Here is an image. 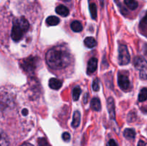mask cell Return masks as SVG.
<instances>
[{
  "label": "cell",
  "mask_w": 147,
  "mask_h": 146,
  "mask_svg": "<svg viewBox=\"0 0 147 146\" xmlns=\"http://www.w3.org/2000/svg\"><path fill=\"white\" fill-rule=\"evenodd\" d=\"M80 123V112L76 111L73 114V122H72V126L74 128H76L79 126Z\"/></svg>",
  "instance_id": "cell-13"
},
{
  "label": "cell",
  "mask_w": 147,
  "mask_h": 146,
  "mask_svg": "<svg viewBox=\"0 0 147 146\" xmlns=\"http://www.w3.org/2000/svg\"><path fill=\"white\" fill-rule=\"evenodd\" d=\"M118 83H119V86L120 87V88L123 91L128 92L131 89V82L129 81L127 74L119 73V75H118Z\"/></svg>",
  "instance_id": "cell-6"
},
{
  "label": "cell",
  "mask_w": 147,
  "mask_h": 146,
  "mask_svg": "<svg viewBox=\"0 0 147 146\" xmlns=\"http://www.w3.org/2000/svg\"><path fill=\"white\" fill-rule=\"evenodd\" d=\"M109 146H118V144L116 143V142L114 140L111 139V140H109Z\"/></svg>",
  "instance_id": "cell-26"
},
{
  "label": "cell",
  "mask_w": 147,
  "mask_h": 146,
  "mask_svg": "<svg viewBox=\"0 0 147 146\" xmlns=\"http://www.w3.org/2000/svg\"><path fill=\"white\" fill-rule=\"evenodd\" d=\"M140 29H142V31H143L144 35H145V33L146 32V16H144L143 18V19L141 21Z\"/></svg>",
  "instance_id": "cell-22"
},
{
  "label": "cell",
  "mask_w": 147,
  "mask_h": 146,
  "mask_svg": "<svg viewBox=\"0 0 147 146\" xmlns=\"http://www.w3.org/2000/svg\"><path fill=\"white\" fill-rule=\"evenodd\" d=\"M55 11L57 14L63 16V17H67V16H68L69 13H70L68 9L64 5L57 6L55 9Z\"/></svg>",
  "instance_id": "cell-11"
},
{
  "label": "cell",
  "mask_w": 147,
  "mask_h": 146,
  "mask_svg": "<svg viewBox=\"0 0 147 146\" xmlns=\"http://www.w3.org/2000/svg\"><path fill=\"white\" fill-rule=\"evenodd\" d=\"M147 97V90L146 87H144L142 90H141L140 93L139 94V101L142 102H145L146 100Z\"/></svg>",
  "instance_id": "cell-21"
},
{
  "label": "cell",
  "mask_w": 147,
  "mask_h": 146,
  "mask_svg": "<svg viewBox=\"0 0 147 146\" xmlns=\"http://www.w3.org/2000/svg\"><path fill=\"white\" fill-rule=\"evenodd\" d=\"M80 94H81V89H80V87H78V86L74 87L73 90V100H75V101H77V100H78Z\"/></svg>",
  "instance_id": "cell-19"
},
{
  "label": "cell",
  "mask_w": 147,
  "mask_h": 146,
  "mask_svg": "<svg viewBox=\"0 0 147 146\" xmlns=\"http://www.w3.org/2000/svg\"><path fill=\"white\" fill-rule=\"evenodd\" d=\"M20 146H34V145H32L30 144V143H24V144L21 145H20Z\"/></svg>",
  "instance_id": "cell-28"
},
{
  "label": "cell",
  "mask_w": 147,
  "mask_h": 146,
  "mask_svg": "<svg viewBox=\"0 0 147 146\" xmlns=\"http://www.w3.org/2000/svg\"><path fill=\"white\" fill-rule=\"evenodd\" d=\"M64 1H70V0H64Z\"/></svg>",
  "instance_id": "cell-30"
},
{
  "label": "cell",
  "mask_w": 147,
  "mask_h": 146,
  "mask_svg": "<svg viewBox=\"0 0 147 146\" xmlns=\"http://www.w3.org/2000/svg\"><path fill=\"white\" fill-rule=\"evenodd\" d=\"M135 67L140 71V77L143 80L146 79V61L144 57H136L134 60Z\"/></svg>",
  "instance_id": "cell-4"
},
{
  "label": "cell",
  "mask_w": 147,
  "mask_h": 146,
  "mask_svg": "<svg viewBox=\"0 0 147 146\" xmlns=\"http://www.w3.org/2000/svg\"><path fill=\"white\" fill-rule=\"evenodd\" d=\"M130 62V54L125 44H120L119 48V62L121 65H126Z\"/></svg>",
  "instance_id": "cell-5"
},
{
  "label": "cell",
  "mask_w": 147,
  "mask_h": 146,
  "mask_svg": "<svg viewBox=\"0 0 147 146\" xmlns=\"http://www.w3.org/2000/svg\"><path fill=\"white\" fill-rule=\"evenodd\" d=\"M123 135L126 137V139H129V140H131L134 139L136 136V132L134 131V129H129L127 128L124 130L123 132Z\"/></svg>",
  "instance_id": "cell-17"
},
{
  "label": "cell",
  "mask_w": 147,
  "mask_h": 146,
  "mask_svg": "<svg viewBox=\"0 0 147 146\" xmlns=\"http://www.w3.org/2000/svg\"><path fill=\"white\" fill-rule=\"evenodd\" d=\"M92 87H93V90L94 91L98 92L100 90V82H99V80L98 78H96L93 82V84H92Z\"/></svg>",
  "instance_id": "cell-23"
},
{
  "label": "cell",
  "mask_w": 147,
  "mask_h": 146,
  "mask_svg": "<svg viewBox=\"0 0 147 146\" xmlns=\"http://www.w3.org/2000/svg\"><path fill=\"white\" fill-rule=\"evenodd\" d=\"M27 113H28V111H27V109H24V110H22V113H23V115H27Z\"/></svg>",
  "instance_id": "cell-29"
},
{
  "label": "cell",
  "mask_w": 147,
  "mask_h": 146,
  "mask_svg": "<svg viewBox=\"0 0 147 146\" xmlns=\"http://www.w3.org/2000/svg\"><path fill=\"white\" fill-rule=\"evenodd\" d=\"M107 107L108 110H109V115L111 120H114L115 119V103L114 100L112 97H109L107 100Z\"/></svg>",
  "instance_id": "cell-7"
},
{
  "label": "cell",
  "mask_w": 147,
  "mask_h": 146,
  "mask_svg": "<svg viewBox=\"0 0 147 146\" xmlns=\"http://www.w3.org/2000/svg\"><path fill=\"white\" fill-rule=\"evenodd\" d=\"M90 106H91V108L95 111H100L101 109L100 100L98 97H93L90 102Z\"/></svg>",
  "instance_id": "cell-12"
},
{
  "label": "cell",
  "mask_w": 147,
  "mask_h": 146,
  "mask_svg": "<svg viewBox=\"0 0 147 146\" xmlns=\"http://www.w3.org/2000/svg\"><path fill=\"white\" fill-rule=\"evenodd\" d=\"M98 66V60L96 57H92L90 59L88 63V67H87V73L88 74H92L97 69Z\"/></svg>",
  "instance_id": "cell-8"
},
{
  "label": "cell",
  "mask_w": 147,
  "mask_h": 146,
  "mask_svg": "<svg viewBox=\"0 0 147 146\" xmlns=\"http://www.w3.org/2000/svg\"><path fill=\"white\" fill-rule=\"evenodd\" d=\"M0 146H10L9 139L8 136L0 128Z\"/></svg>",
  "instance_id": "cell-10"
},
{
  "label": "cell",
  "mask_w": 147,
  "mask_h": 146,
  "mask_svg": "<svg viewBox=\"0 0 147 146\" xmlns=\"http://www.w3.org/2000/svg\"><path fill=\"white\" fill-rule=\"evenodd\" d=\"M72 56L69 50L63 45L53 47L46 54V62L49 67L58 70L67 67L71 63Z\"/></svg>",
  "instance_id": "cell-1"
},
{
  "label": "cell",
  "mask_w": 147,
  "mask_h": 146,
  "mask_svg": "<svg viewBox=\"0 0 147 146\" xmlns=\"http://www.w3.org/2000/svg\"><path fill=\"white\" fill-rule=\"evenodd\" d=\"M30 24L24 17H19L14 19L11 37L14 42H19L23 38L25 33L28 31Z\"/></svg>",
  "instance_id": "cell-2"
},
{
  "label": "cell",
  "mask_w": 147,
  "mask_h": 146,
  "mask_svg": "<svg viewBox=\"0 0 147 146\" xmlns=\"http://www.w3.org/2000/svg\"><path fill=\"white\" fill-rule=\"evenodd\" d=\"M62 137H63V140L65 142H68L69 140H70V133H67V132H65V133H64L63 134V135H62Z\"/></svg>",
  "instance_id": "cell-25"
},
{
  "label": "cell",
  "mask_w": 147,
  "mask_h": 146,
  "mask_svg": "<svg viewBox=\"0 0 147 146\" xmlns=\"http://www.w3.org/2000/svg\"><path fill=\"white\" fill-rule=\"evenodd\" d=\"M62 82L61 80H60L57 78H51L49 80V87L53 90H57L60 89L62 87Z\"/></svg>",
  "instance_id": "cell-9"
},
{
  "label": "cell",
  "mask_w": 147,
  "mask_h": 146,
  "mask_svg": "<svg viewBox=\"0 0 147 146\" xmlns=\"http://www.w3.org/2000/svg\"><path fill=\"white\" fill-rule=\"evenodd\" d=\"M39 58L37 57H30L20 62V66L27 73H33L39 62Z\"/></svg>",
  "instance_id": "cell-3"
},
{
  "label": "cell",
  "mask_w": 147,
  "mask_h": 146,
  "mask_svg": "<svg viewBox=\"0 0 147 146\" xmlns=\"http://www.w3.org/2000/svg\"><path fill=\"white\" fill-rule=\"evenodd\" d=\"M84 44L88 48H93L96 45V40L92 37H88L85 39Z\"/></svg>",
  "instance_id": "cell-16"
},
{
  "label": "cell",
  "mask_w": 147,
  "mask_h": 146,
  "mask_svg": "<svg viewBox=\"0 0 147 146\" xmlns=\"http://www.w3.org/2000/svg\"><path fill=\"white\" fill-rule=\"evenodd\" d=\"M90 11L92 18L93 19H96V18H97V7H96V4L92 3L90 4Z\"/></svg>",
  "instance_id": "cell-20"
},
{
  "label": "cell",
  "mask_w": 147,
  "mask_h": 146,
  "mask_svg": "<svg viewBox=\"0 0 147 146\" xmlns=\"http://www.w3.org/2000/svg\"><path fill=\"white\" fill-rule=\"evenodd\" d=\"M70 27H71V29L75 32H80L83 30V25L80 21L77 20L73 21L70 24Z\"/></svg>",
  "instance_id": "cell-14"
},
{
  "label": "cell",
  "mask_w": 147,
  "mask_h": 146,
  "mask_svg": "<svg viewBox=\"0 0 147 146\" xmlns=\"http://www.w3.org/2000/svg\"><path fill=\"white\" fill-rule=\"evenodd\" d=\"M38 146H50L45 137H41L38 140Z\"/></svg>",
  "instance_id": "cell-24"
},
{
  "label": "cell",
  "mask_w": 147,
  "mask_h": 146,
  "mask_svg": "<svg viewBox=\"0 0 147 146\" xmlns=\"http://www.w3.org/2000/svg\"><path fill=\"white\" fill-rule=\"evenodd\" d=\"M124 3L131 10H135L138 7V2L136 0H124Z\"/></svg>",
  "instance_id": "cell-18"
},
{
  "label": "cell",
  "mask_w": 147,
  "mask_h": 146,
  "mask_svg": "<svg viewBox=\"0 0 147 146\" xmlns=\"http://www.w3.org/2000/svg\"><path fill=\"white\" fill-rule=\"evenodd\" d=\"M46 23L49 26H56L60 23V19L55 16H50L46 19Z\"/></svg>",
  "instance_id": "cell-15"
},
{
  "label": "cell",
  "mask_w": 147,
  "mask_h": 146,
  "mask_svg": "<svg viewBox=\"0 0 147 146\" xmlns=\"http://www.w3.org/2000/svg\"><path fill=\"white\" fill-rule=\"evenodd\" d=\"M138 146H146V143L143 140H139V143H138Z\"/></svg>",
  "instance_id": "cell-27"
}]
</instances>
